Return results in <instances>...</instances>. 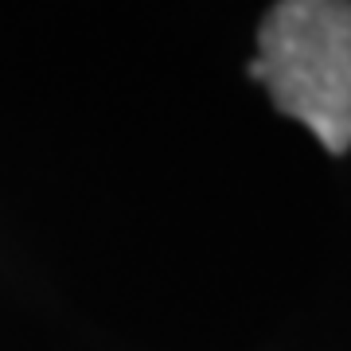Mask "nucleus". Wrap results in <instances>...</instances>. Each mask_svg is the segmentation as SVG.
Segmentation results:
<instances>
[{"label":"nucleus","mask_w":351,"mask_h":351,"mask_svg":"<svg viewBox=\"0 0 351 351\" xmlns=\"http://www.w3.org/2000/svg\"><path fill=\"white\" fill-rule=\"evenodd\" d=\"M250 78L316 133L332 156L351 149V4L281 0L258 27Z\"/></svg>","instance_id":"f257e3e1"}]
</instances>
